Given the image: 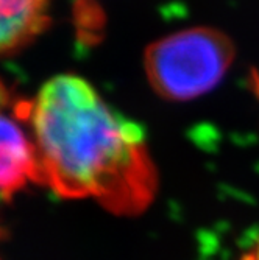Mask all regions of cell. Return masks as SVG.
I'll use <instances>...</instances> for the list:
<instances>
[{"label":"cell","mask_w":259,"mask_h":260,"mask_svg":"<svg viewBox=\"0 0 259 260\" xmlns=\"http://www.w3.org/2000/svg\"><path fill=\"white\" fill-rule=\"evenodd\" d=\"M50 0H0V58L28 45L49 25Z\"/></svg>","instance_id":"4"},{"label":"cell","mask_w":259,"mask_h":260,"mask_svg":"<svg viewBox=\"0 0 259 260\" xmlns=\"http://www.w3.org/2000/svg\"><path fill=\"white\" fill-rule=\"evenodd\" d=\"M234 58L228 36L214 28H189L166 36L146 52V74L161 97L191 100L209 92Z\"/></svg>","instance_id":"2"},{"label":"cell","mask_w":259,"mask_h":260,"mask_svg":"<svg viewBox=\"0 0 259 260\" xmlns=\"http://www.w3.org/2000/svg\"><path fill=\"white\" fill-rule=\"evenodd\" d=\"M41 184L69 200H94L117 215L153 201L156 169L144 131L112 111L86 80L47 81L30 109Z\"/></svg>","instance_id":"1"},{"label":"cell","mask_w":259,"mask_h":260,"mask_svg":"<svg viewBox=\"0 0 259 260\" xmlns=\"http://www.w3.org/2000/svg\"><path fill=\"white\" fill-rule=\"evenodd\" d=\"M241 260H259V239H257L256 245L253 246V249L248 251Z\"/></svg>","instance_id":"5"},{"label":"cell","mask_w":259,"mask_h":260,"mask_svg":"<svg viewBox=\"0 0 259 260\" xmlns=\"http://www.w3.org/2000/svg\"><path fill=\"white\" fill-rule=\"evenodd\" d=\"M32 100L0 84V197L11 198L30 182L41 184L39 157L30 128Z\"/></svg>","instance_id":"3"}]
</instances>
